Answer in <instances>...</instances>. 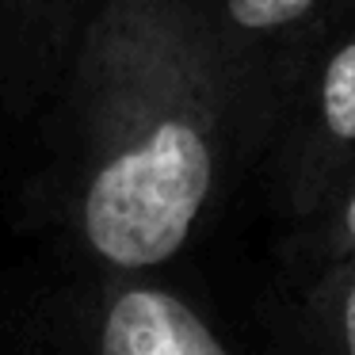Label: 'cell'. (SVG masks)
Here are the masks:
<instances>
[{
	"mask_svg": "<svg viewBox=\"0 0 355 355\" xmlns=\"http://www.w3.org/2000/svg\"><path fill=\"white\" fill-rule=\"evenodd\" d=\"M283 199L313 218L355 168V8L340 12L283 107Z\"/></svg>",
	"mask_w": 355,
	"mask_h": 355,
	"instance_id": "3957f363",
	"label": "cell"
},
{
	"mask_svg": "<svg viewBox=\"0 0 355 355\" xmlns=\"http://www.w3.org/2000/svg\"><path fill=\"white\" fill-rule=\"evenodd\" d=\"M100 0H0V65L39 73L58 54L73 58Z\"/></svg>",
	"mask_w": 355,
	"mask_h": 355,
	"instance_id": "5b68a950",
	"label": "cell"
},
{
	"mask_svg": "<svg viewBox=\"0 0 355 355\" xmlns=\"http://www.w3.org/2000/svg\"><path fill=\"white\" fill-rule=\"evenodd\" d=\"M73 225L123 279L168 263L245 146L195 0H100L69 58Z\"/></svg>",
	"mask_w": 355,
	"mask_h": 355,
	"instance_id": "6da1fadb",
	"label": "cell"
},
{
	"mask_svg": "<svg viewBox=\"0 0 355 355\" xmlns=\"http://www.w3.org/2000/svg\"><path fill=\"white\" fill-rule=\"evenodd\" d=\"M309 222H313V245H309V252L321 260V268L352 260L355 256V168L340 180L336 191L324 199V207Z\"/></svg>",
	"mask_w": 355,
	"mask_h": 355,
	"instance_id": "52a82bcc",
	"label": "cell"
},
{
	"mask_svg": "<svg viewBox=\"0 0 355 355\" xmlns=\"http://www.w3.org/2000/svg\"><path fill=\"white\" fill-rule=\"evenodd\" d=\"M313 355H355V256L321 271L309 298Z\"/></svg>",
	"mask_w": 355,
	"mask_h": 355,
	"instance_id": "8992f818",
	"label": "cell"
},
{
	"mask_svg": "<svg viewBox=\"0 0 355 355\" xmlns=\"http://www.w3.org/2000/svg\"><path fill=\"white\" fill-rule=\"evenodd\" d=\"M195 12L233 92L241 134L252 141L283 115L344 0H195Z\"/></svg>",
	"mask_w": 355,
	"mask_h": 355,
	"instance_id": "7a4b0ae2",
	"label": "cell"
},
{
	"mask_svg": "<svg viewBox=\"0 0 355 355\" xmlns=\"http://www.w3.org/2000/svg\"><path fill=\"white\" fill-rule=\"evenodd\" d=\"M96 355H230L210 321L168 286L123 279L96 309Z\"/></svg>",
	"mask_w": 355,
	"mask_h": 355,
	"instance_id": "277c9868",
	"label": "cell"
}]
</instances>
